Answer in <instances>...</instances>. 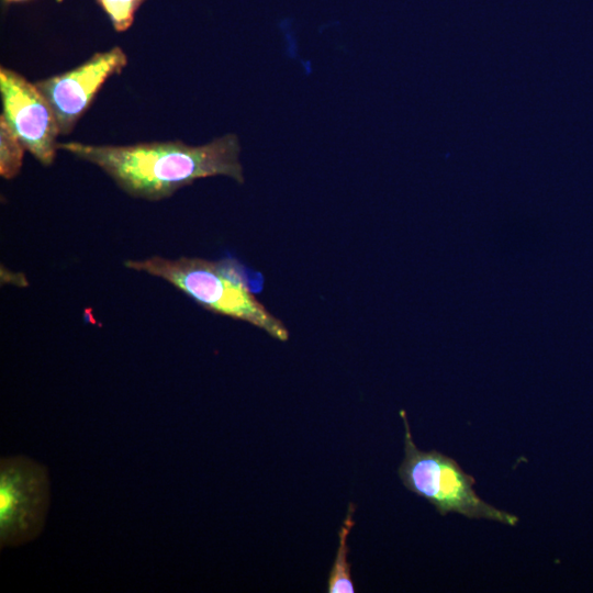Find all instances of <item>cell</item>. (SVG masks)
I'll list each match as a JSON object with an SVG mask.
<instances>
[{"label":"cell","mask_w":593,"mask_h":593,"mask_svg":"<svg viewBox=\"0 0 593 593\" xmlns=\"http://www.w3.org/2000/svg\"><path fill=\"white\" fill-rule=\"evenodd\" d=\"M58 149L104 171L133 198L159 201L182 187L206 177L225 176L244 183L240 144L235 134L193 146L182 141L144 142L131 145L58 143Z\"/></svg>","instance_id":"6da1fadb"},{"label":"cell","mask_w":593,"mask_h":593,"mask_svg":"<svg viewBox=\"0 0 593 593\" xmlns=\"http://www.w3.org/2000/svg\"><path fill=\"white\" fill-rule=\"evenodd\" d=\"M124 266L167 281L212 313L246 322L280 342L289 339L287 326L256 298L244 267L235 260L154 255L127 259Z\"/></svg>","instance_id":"7a4b0ae2"},{"label":"cell","mask_w":593,"mask_h":593,"mask_svg":"<svg viewBox=\"0 0 593 593\" xmlns=\"http://www.w3.org/2000/svg\"><path fill=\"white\" fill-rule=\"evenodd\" d=\"M404 424V458L398 473L403 485L427 500L440 515L457 513L468 518H483L515 526L518 517L486 503L475 493V479L451 457L438 450H419L412 437L407 417Z\"/></svg>","instance_id":"3957f363"},{"label":"cell","mask_w":593,"mask_h":593,"mask_svg":"<svg viewBox=\"0 0 593 593\" xmlns=\"http://www.w3.org/2000/svg\"><path fill=\"white\" fill-rule=\"evenodd\" d=\"M49 505L46 469L36 461L16 456L1 460L0 542L15 547L37 537Z\"/></svg>","instance_id":"277c9868"},{"label":"cell","mask_w":593,"mask_h":593,"mask_svg":"<svg viewBox=\"0 0 593 593\" xmlns=\"http://www.w3.org/2000/svg\"><path fill=\"white\" fill-rule=\"evenodd\" d=\"M1 116L23 146L42 165L51 166L60 135L56 115L35 83L15 70L1 67Z\"/></svg>","instance_id":"5b68a950"},{"label":"cell","mask_w":593,"mask_h":593,"mask_svg":"<svg viewBox=\"0 0 593 593\" xmlns=\"http://www.w3.org/2000/svg\"><path fill=\"white\" fill-rule=\"evenodd\" d=\"M128 59L120 46L98 52L79 66L35 85L51 104L61 135L69 134L104 82L120 74Z\"/></svg>","instance_id":"8992f818"},{"label":"cell","mask_w":593,"mask_h":593,"mask_svg":"<svg viewBox=\"0 0 593 593\" xmlns=\"http://www.w3.org/2000/svg\"><path fill=\"white\" fill-rule=\"evenodd\" d=\"M355 512L354 503L348 504V511L343 522V525L338 532V548L336 557L331 569L328 581H327V592L328 593H354L355 584L350 575V564L348 562V535L353 529L355 522L353 519V514Z\"/></svg>","instance_id":"52a82bcc"},{"label":"cell","mask_w":593,"mask_h":593,"mask_svg":"<svg viewBox=\"0 0 593 593\" xmlns=\"http://www.w3.org/2000/svg\"><path fill=\"white\" fill-rule=\"evenodd\" d=\"M25 147L0 116V175L4 179H13L19 175L23 165Z\"/></svg>","instance_id":"ba28073f"},{"label":"cell","mask_w":593,"mask_h":593,"mask_svg":"<svg viewBox=\"0 0 593 593\" xmlns=\"http://www.w3.org/2000/svg\"><path fill=\"white\" fill-rule=\"evenodd\" d=\"M145 0H97L108 14L116 32L126 31L134 21L137 9Z\"/></svg>","instance_id":"9c48e42d"},{"label":"cell","mask_w":593,"mask_h":593,"mask_svg":"<svg viewBox=\"0 0 593 593\" xmlns=\"http://www.w3.org/2000/svg\"><path fill=\"white\" fill-rule=\"evenodd\" d=\"M7 1H9V2H10V1H18V0H7Z\"/></svg>","instance_id":"30bf717a"},{"label":"cell","mask_w":593,"mask_h":593,"mask_svg":"<svg viewBox=\"0 0 593 593\" xmlns=\"http://www.w3.org/2000/svg\"><path fill=\"white\" fill-rule=\"evenodd\" d=\"M57 1H59V2H60L61 0H57Z\"/></svg>","instance_id":"8fae6325"}]
</instances>
